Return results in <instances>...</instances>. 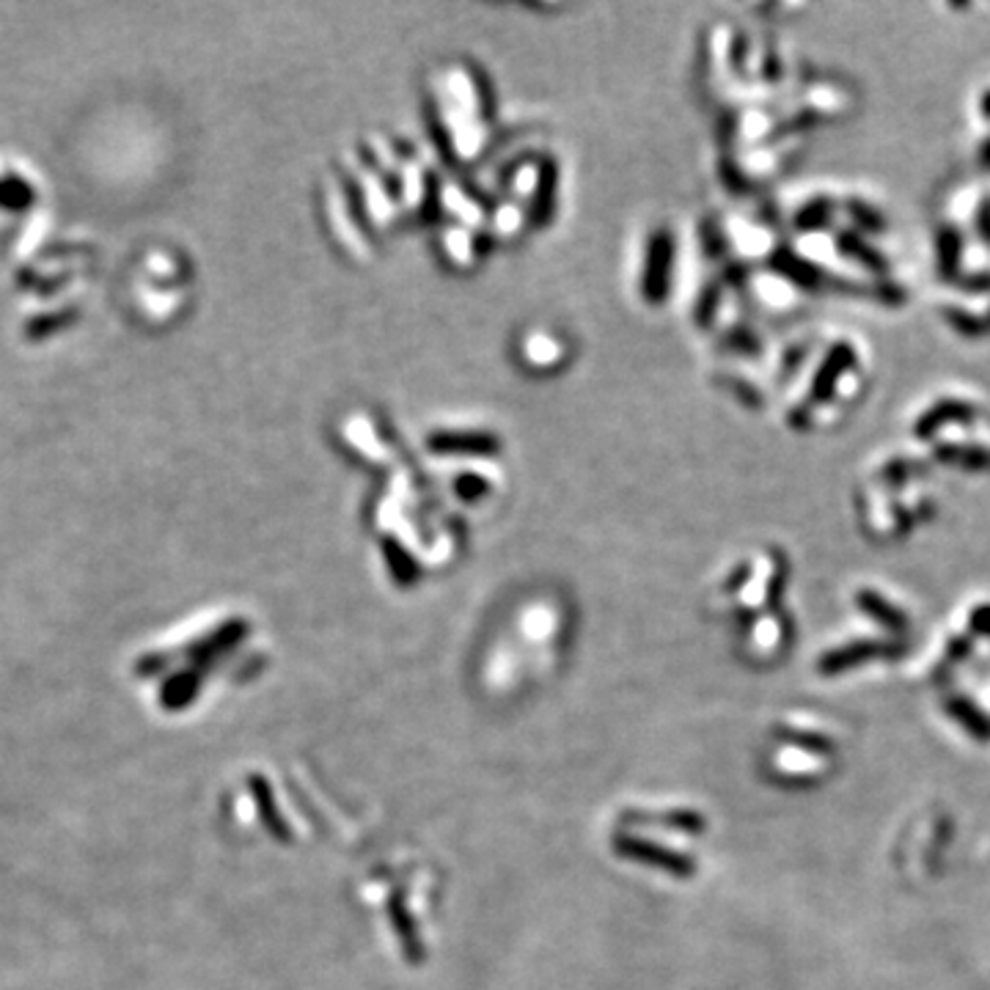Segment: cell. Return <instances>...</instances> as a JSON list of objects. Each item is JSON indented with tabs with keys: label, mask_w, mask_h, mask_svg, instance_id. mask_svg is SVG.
Wrapping results in <instances>:
<instances>
[{
	"label": "cell",
	"mask_w": 990,
	"mask_h": 990,
	"mask_svg": "<svg viewBox=\"0 0 990 990\" xmlns=\"http://www.w3.org/2000/svg\"><path fill=\"white\" fill-rule=\"evenodd\" d=\"M809 378L790 400L787 418L798 429H831L861 402L870 358L855 338L842 336L811 353Z\"/></svg>",
	"instance_id": "1"
},
{
	"label": "cell",
	"mask_w": 990,
	"mask_h": 990,
	"mask_svg": "<svg viewBox=\"0 0 990 990\" xmlns=\"http://www.w3.org/2000/svg\"><path fill=\"white\" fill-rule=\"evenodd\" d=\"M913 433L946 465L990 471V418L971 396L949 394L930 402L917 416Z\"/></svg>",
	"instance_id": "2"
},
{
	"label": "cell",
	"mask_w": 990,
	"mask_h": 990,
	"mask_svg": "<svg viewBox=\"0 0 990 990\" xmlns=\"http://www.w3.org/2000/svg\"><path fill=\"white\" fill-rule=\"evenodd\" d=\"M979 226H982L985 237H990V193L988 198H982V207H979Z\"/></svg>",
	"instance_id": "3"
}]
</instances>
